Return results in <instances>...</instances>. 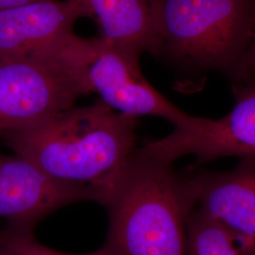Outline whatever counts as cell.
Instances as JSON below:
<instances>
[{"label": "cell", "instance_id": "1", "mask_svg": "<svg viewBox=\"0 0 255 255\" xmlns=\"http://www.w3.org/2000/svg\"><path fill=\"white\" fill-rule=\"evenodd\" d=\"M137 119L100 100L6 131L0 139L13 154L59 182L91 190L104 205L136 150Z\"/></svg>", "mask_w": 255, "mask_h": 255}, {"label": "cell", "instance_id": "2", "mask_svg": "<svg viewBox=\"0 0 255 255\" xmlns=\"http://www.w3.org/2000/svg\"><path fill=\"white\" fill-rule=\"evenodd\" d=\"M137 147L104 203L106 255H186V229L197 206L190 174Z\"/></svg>", "mask_w": 255, "mask_h": 255}, {"label": "cell", "instance_id": "3", "mask_svg": "<svg viewBox=\"0 0 255 255\" xmlns=\"http://www.w3.org/2000/svg\"><path fill=\"white\" fill-rule=\"evenodd\" d=\"M153 56L177 66L231 77L251 45L255 0H148Z\"/></svg>", "mask_w": 255, "mask_h": 255}, {"label": "cell", "instance_id": "4", "mask_svg": "<svg viewBox=\"0 0 255 255\" xmlns=\"http://www.w3.org/2000/svg\"><path fill=\"white\" fill-rule=\"evenodd\" d=\"M57 56L82 96L98 94L103 103L117 112L135 118H162L174 128L185 126L193 119L146 81L140 59L101 37L83 38L73 33Z\"/></svg>", "mask_w": 255, "mask_h": 255}, {"label": "cell", "instance_id": "5", "mask_svg": "<svg viewBox=\"0 0 255 255\" xmlns=\"http://www.w3.org/2000/svg\"><path fill=\"white\" fill-rule=\"evenodd\" d=\"M81 97L57 53L0 56V136L70 109Z\"/></svg>", "mask_w": 255, "mask_h": 255}, {"label": "cell", "instance_id": "6", "mask_svg": "<svg viewBox=\"0 0 255 255\" xmlns=\"http://www.w3.org/2000/svg\"><path fill=\"white\" fill-rule=\"evenodd\" d=\"M233 92L236 104L225 117H193L189 124L143 147L171 163L185 155L195 156L196 164L229 156L255 159V80L234 83Z\"/></svg>", "mask_w": 255, "mask_h": 255}, {"label": "cell", "instance_id": "7", "mask_svg": "<svg viewBox=\"0 0 255 255\" xmlns=\"http://www.w3.org/2000/svg\"><path fill=\"white\" fill-rule=\"evenodd\" d=\"M98 201L89 189L65 184L19 155L0 151V218L32 230L56 210L78 201Z\"/></svg>", "mask_w": 255, "mask_h": 255}, {"label": "cell", "instance_id": "8", "mask_svg": "<svg viewBox=\"0 0 255 255\" xmlns=\"http://www.w3.org/2000/svg\"><path fill=\"white\" fill-rule=\"evenodd\" d=\"M87 17L80 0H35L0 10V56L54 55Z\"/></svg>", "mask_w": 255, "mask_h": 255}, {"label": "cell", "instance_id": "9", "mask_svg": "<svg viewBox=\"0 0 255 255\" xmlns=\"http://www.w3.org/2000/svg\"><path fill=\"white\" fill-rule=\"evenodd\" d=\"M190 175L197 207L231 230L247 253L255 255V159H241L225 172Z\"/></svg>", "mask_w": 255, "mask_h": 255}, {"label": "cell", "instance_id": "10", "mask_svg": "<svg viewBox=\"0 0 255 255\" xmlns=\"http://www.w3.org/2000/svg\"><path fill=\"white\" fill-rule=\"evenodd\" d=\"M100 37L134 58L153 54L155 40L148 0H80Z\"/></svg>", "mask_w": 255, "mask_h": 255}, {"label": "cell", "instance_id": "11", "mask_svg": "<svg viewBox=\"0 0 255 255\" xmlns=\"http://www.w3.org/2000/svg\"><path fill=\"white\" fill-rule=\"evenodd\" d=\"M186 255H251L231 230L196 206L187 221Z\"/></svg>", "mask_w": 255, "mask_h": 255}, {"label": "cell", "instance_id": "12", "mask_svg": "<svg viewBox=\"0 0 255 255\" xmlns=\"http://www.w3.org/2000/svg\"><path fill=\"white\" fill-rule=\"evenodd\" d=\"M0 255H106L100 249L86 255H68L40 244L32 230L9 225L0 230Z\"/></svg>", "mask_w": 255, "mask_h": 255}, {"label": "cell", "instance_id": "13", "mask_svg": "<svg viewBox=\"0 0 255 255\" xmlns=\"http://www.w3.org/2000/svg\"><path fill=\"white\" fill-rule=\"evenodd\" d=\"M255 77V26L253 40L248 47L245 54L241 58L234 72L231 75V80L235 83L254 80Z\"/></svg>", "mask_w": 255, "mask_h": 255}, {"label": "cell", "instance_id": "14", "mask_svg": "<svg viewBox=\"0 0 255 255\" xmlns=\"http://www.w3.org/2000/svg\"><path fill=\"white\" fill-rule=\"evenodd\" d=\"M35 0H0V10L9 8H13L22 4L32 2Z\"/></svg>", "mask_w": 255, "mask_h": 255}]
</instances>
